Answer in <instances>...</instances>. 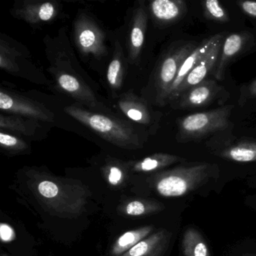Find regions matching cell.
Segmentation results:
<instances>
[{"label":"cell","instance_id":"cell-20","mask_svg":"<svg viewBox=\"0 0 256 256\" xmlns=\"http://www.w3.org/2000/svg\"><path fill=\"white\" fill-rule=\"evenodd\" d=\"M154 226H146L125 232L112 244L110 250V256H122L142 240L154 233Z\"/></svg>","mask_w":256,"mask_h":256},{"label":"cell","instance_id":"cell-13","mask_svg":"<svg viewBox=\"0 0 256 256\" xmlns=\"http://www.w3.org/2000/svg\"><path fill=\"white\" fill-rule=\"evenodd\" d=\"M118 104L121 112L136 124L154 127L158 121L156 114L151 110L148 102L133 92L122 94L118 100Z\"/></svg>","mask_w":256,"mask_h":256},{"label":"cell","instance_id":"cell-2","mask_svg":"<svg viewBox=\"0 0 256 256\" xmlns=\"http://www.w3.org/2000/svg\"><path fill=\"white\" fill-rule=\"evenodd\" d=\"M218 173L216 164L194 163L154 173L148 181L162 197H181L200 188Z\"/></svg>","mask_w":256,"mask_h":256},{"label":"cell","instance_id":"cell-32","mask_svg":"<svg viewBox=\"0 0 256 256\" xmlns=\"http://www.w3.org/2000/svg\"><path fill=\"white\" fill-rule=\"evenodd\" d=\"M2 256H5V254H2Z\"/></svg>","mask_w":256,"mask_h":256},{"label":"cell","instance_id":"cell-18","mask_svg":"<svg viewBox=\"0 0 256 256\" xmlns=\"http://www.w3.org/2000/svg\"><path fill=\"white\" fill-rule=\"evenodd\" d=\"M178 156L168 154H155L142 160L126 162L128 172L132 174L152 173L160 172L162 169L184 161Z\"/></svg>","mask_w":256,"mask_h":256},{"label":"cell","instance_id":"cell-12","mask_svg":"<svg viewBox=\"0 0 256 256\" xmlns=\"http://www.w3.org/2000/svg\"><path fill=\"white\" fill-rule=\"evenodd\" d=\"M252 38L251 34L241 32L230 34L224 40L216 67L214 70V76L216 80H222L224 79L228 66L232 61L248 48L252 43Z\"/></svg>","mask_w":256,"mask_h":256},{"label":"cell","instance_id":"cell-19","mask_svg":"<svg viewBox=\"0 0 256 256\" xmlns=\"http://www.w3.org/2000/svg\"><path fill=\"white\" fill-rule=\"evenodd\" d=\"M164 204L154 199H130L122 202L118 208L120 215L127 217H142L161 212Z\"/></svg>","mask_w":256,"mask_h":256},{"label":"cell","instance_id":"cell-8","mask_svg":"<svg viewBox=\"0 0 256 256\" xmlns=\"http://www.w3.org/2000/svg\"><path fill=\"white\" fill-rule=\"evenodd\" d=\"M0 109L2 113L38 121L50 122L54 118V114L41 103L2 89L0 91Z\"/></svg>","mask_w":256,"mask_h":256},{"label":"cell","instance_id":"cell-28","mask_svg":"<svg viewBox=\"0 0 256 256\" xmlns=\"http://www.w3.org/2000/svg\"><path fill=\"white\" fill-rule=\"evenodd\" d=\"M256 98V79L250 82L248 84L244 85L240 88L238 102L240 106H244L248 100Z\"/></svg>","mask_w":256,"mask_h":256},{"label":"cell","instance_id":"cell-22","mask_svg":"<svg viewBox=\"0 0 256 256\" xmlns=\"http://www.w3.org/2000/svg\"><path fill=\"white\" fill-rule=\"evenodd\" d=\"M218 156L224 160L236 162H256V142L240 140L223 149Z\"/></svg>","mask_w":256,"mask_h":256},{"label":"cell","instance_id":"cell-1","mask_svg":"<svg viewBox=\"0 0 256 256\" xmlns=\"http://www.w3.org/2000/svg\"><path fill=\"white\" fill-rule=\"evenodd\" d=\"M28 185L37 200L48 212L62 218H76L83 214L90 192L78 181L30 169Z\"/></svg>","mask_w":256,"mask_h":256},{"label":"cell","instance_id":"cell-3","mask_svg":"<svg viewBox=\"0 0 256 256\" xmlns=\"http://www.w3.org/2000/svg\"><path fill=\"white\" fill-rule=\"evenodd\" d=\"M64 112L109 143L126 150L143 148V142L132 126L126 121L90 112L78 106H67Z\"/></svg>","mask_w":256,"mask_h":256},{"label":"cell","instance_id":"cell-25","mask_svg":"<svg viewBox=\"0 0 256 256\" xmlns=\"http://www.w3.org/2000/svg\"><path fill=\"white\" fill-rule=\"evenodd\" d=\"M124 74V52L120 44L116 42L113 58L109 64L107 71L108 83L114 92L119 90L122 86Z\"/></svg>","mask_w":256,"mask_h":256},{"label":"cell","instance_id":"cell-9","mask_svg":"<svg viewBox=\"0 0 256 256\" xmlns=\"http://www.w3.org/2000/svg\"><path fill=\"white\" fill-rule=\"evenodd\" d=\"M224 90L214 80L206 79L202 83L182 92L170 103L172 107L180 110H193L210 106L220 98Z\"/></svg>","mask_w":256,"mask_h":256},{"label":"cell","instance_id":"cell-14","mask_svg":"<svg viewBox=\"0 0 256 256\" xmlns=\"http://www.w3.org/2000/svg\"><path fill=\"white\" fill-rule=\"evenodd\" d=\"M149 11L157 24L169 26L186 16V2L184 0H154L150 4Z\"/></svg>","mask_w":256,"mask_h":256},{"label":"cell","instance_id":"cell-23","mask_svg":"<svg viewBox=\"0 0 256 256\" xmlns=\"http://www.w3.org/2000/svg\"><path fill=\"white\" fill-rule=\"evenodd\" d=\"M182 251L184 256H210L203 236L192 227H188L184 232Z\"/></svg>","mask_w":256,"mask_h":256},{"label":"cell","instance_id":"cell-10","mask_svg":"<svg viewBox=\"0 0 256 256\" xmlns=\"http://www.w3.org/2000/svg\"><path fill=\"white\" fill-rule=\"evenodd\" d=\"M226 35V34L218 40L215 46L205 55L202 60L192 70L191 72L186 76L185 80L180 85L176 92L170 97L168 104L174 101L187 90L206 80L208 74L212 72V70H215L220 58L222 46L226 40L224 38Z\"/></svg>","mask_w":256,"mask_h":256},{"label":"cell","instance_id":"cell-27","mask_svg":"<svg viewBox=\"0 0 256 256\" xmlns=\"http://www.w3.org/2000/svg\"><path fill=\"white\" fill-rule=\"evenodd\" d=\"M0 146L11 154H20L29 149L28 143L23 139L5 132L2 130L0 132Z\"/></svg>","mask_w":256,"mask_h":256},{"label":"cell","instance_id":"cell-16","mask_svg":"<svg viewBox=\"0 0 256 256\" xmlns=\"http://www.w3.org/2000/svg\"><path fill=\"white\" fill-rule=\"evenodd\" d=\"M148 16L143 5L138 6L133 13L128 38V61L136 64L144 47L148 26Z\"/></svg>","mask_w":256,"mask_h":256},{"label":"cell","instance_id":"cell-7","mask_svg":"<svg viewBox=\"0 0 256 256\" xmlns=\"http://www.w3.org/2000/svg\"><path fill=\"white\" fill-rule=\"evenodd\" d=\"M50 72L61 90L88 107L94 109L100 108V102L92 90L85 83L84 78H80L77 72H70L64 62L55 64Z\"/></svg>","mask_w":256,"mask_h":256},{"label":"cell","instance_id":"cell-4","mask_svg":"<svg viewBox=\"0 0 256 256\" xmlns=\"http://www.w3.org/2000/svg\"><path fill=\"white\" fill-rule=\"evenodd\" d=\"M234 106H226L208 112L192 114L178 120L176 140L180 143L197 142L209 134L226 130Z\"/></svg>","mask_w":256,"mask_h":256},{"label":"cell","instance_id":"cell-31","mask_svg":"<svg viewBox=\"0 0 256 256\" xmlns=\"http://www.w3.org/2000/svg\"><path fill=\"white\" fill-rule=\"evenodd\" d=\"M242 256H256V254H253V253H246V254H242Z\"/></svg>","mask_w":256,"mask_h":256},{"label":"cell","instance_id":"cell-26","mask_svg":"<svg viewBox=\"0 0 256 256\" xmlns=\"http://www.w3.org/2000/svg\"><path fill=\"white\" fill-rule=\"evenodd\" d=\"M204 16L208 20L222 23L229 22L228 14L218 0H206L204 2Z\"/></svg>","mask_w":256,"mask_h":256},{"label":"cell","instance_id":"cell-17","mask_svg":"<svg viewBox=\"0 0 256 256\" xmlns=\"http://www.w3.org/2000/svg\"><path fill=\"white\" fill-rule=\"evenodd\" d=\"M172 234L160 229L136 244L121 256H162L170 244Z\"/></svg>","mask_w":256,"mask_h":256},{"label":"cell","instance_id":"cell-21","mask_svg":"<svg viewBox=\"0 0 256 256\" xmlns=\"http://www.w3.org/2000/svg\"><path fill=\"white\" fill-rule=\"evenodd\" d=\"M40 126L38 121L36 120L2 112L0 114V128L2 130L30 137L36 133Z\"/></svg>","mask_w":256,"mask_h":256},{"label":"cell","instance_id":"cell-5","mask_svg":"<svg viewBox=\"0 0 256 256\" xmlns=\"http://www.w3.org/2000/svg\"><path fill=\"white\" fill-rule=\"evenodd\" d=\"M193 42H180L172 46L160 60L154 74L156 100L160 106H164L169 90L178 71L185 60L196 48Z\"/></svg>","mask_w":256,"mask_h":256},{"label":"cell","instance_id":"cell-24","mask_svg":"<svg viewBox=\"0 0 256 256\" xmlns=\"http://www.w3.org/2000/svg\"><path fill=\"white\" fill-rule=\"evenodd\" d=\"M102 170L104 179L113 188H120L125 185L130 173L126 162L113 158H107Z\"/></svg>","mask_w":256,"mask_h":256},{"label":"cell","instance_id":"cell-30","mask_svg":"<svg viewBox=\"0 0 256 256\" xmlns=\"http://www.w3.org/2000/svg\"><path fill=\"white\" fill-rule=\"evenodd\" d=\"M238 6L247 16L256 18V2L254 1H239Z\"/></svg>","mask_w":256,"mask_h":256},{"label":"cell","instance_id":"cell-29","mask_svg":"<svg viewBox=\"0 0 256 256\" xmlns=\"http://www.w3.org/2000/svg\"><path fill=\"white\" fill-rule=\"evenodd\" d=\"M0 234H1V240L2 242H10L14 240L16 238V232L14 229L6 223H1L0 226Z\"/></svg>","mask_w":256,"mask_h":256},{"label":"cell","instance_id":"cell-6","mask_svg":"<svg viewBox=\"0 0 256 256\" xmlns=\"http://www.w3.org/2000/svg\"><path fill=\"white\" fill-rule=\"evenodd\" d=\"M74 41L79 52L84 56L101 59L107 53L104 32L88 14H79L76 18Z\"/></svg>","mask_w":256,"mask_h":256},{"label":"cell","instance_id":"cell-15","mask_svg":"<svg viewBox=\"0 0 256 256\" xmlns=\"http://www.w3.org/2000/svg\"><path fill=\"white\" fill-rule=\"evenodd\" d=\"M226 32L222 34H216L204 40L198 46H196L192 52L190 54V56L185 60L184 64L181 66L178 71V74L175 78L174 82L172 84V88L169 90L167 100H166V104H168L170 97L176 92L180 85L185 80L186 76L191 72L192 70L202 60L205 55L211 50L212 47L215 46L216 43L218 42L220 38L223 36Z\"/></svg>","mask_w":256,"mask_h":256},{"label":"cell","instance_id":"cell-11","mask_svg":"<svg viewBox=\"0 0 256 256\" xmlns=\"http://www.w3.org/2000/svg\"><path fill=\"white\" fill-rule=\"evenodd\" d=\"M60 6L56 2L25 1L14 6L12 14L31 25L48 23L56 18Z\"/></svg>","mask_w":256,"mask_h":256}]
</instances>
